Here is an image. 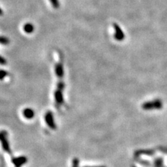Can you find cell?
<instances>
[{
    "label": "cell",
    "mask_w": 167,
    "mask_h": 167,
    "mask_svg": "<svg viewBox=\"0 0 167 167\" xmlns=\"http://www.w3.org/2000/svg\"><path fill=\"white\" fill-rule=\"evenodd\" d=\"M8 72L4 70H0V80H3L6 76H8Z\"/></svg>",
    "instance_id": "12"
},
{
    "label": "cell",
    "mask_w": 167,
    "mask_h": 167,
    "mask_svg": "<svg viewBox=\"0 0 167 167\" xmlns=\"http://www.w3.org/2000/svg\"><path fill=\"white\" fill-rule=\"evenodd\" d=\"M45 120L46 124L52 130H56V125L55 122V119H54V115L51 111H48L45 115Z\"/></svg>",
    "instance_id": "5"
},
{
    "label": "cell",
    "mask_w": 167,
    "mask_h": 167,
    "mask_svg": "<svg viewBox=\"0 0 167 167\" xmlns=\"http://www.w3.org/2000/svg\"><path fill=\"white\" fill-rule=\"evenodd\" d=\"M23 115L27 119H32L35 116V113L31 108H26L23 110Z\"/></svg>",
    "instance_id": "8"
},
{
    "label": "cell",
    "mask_w": 167,
    "mask_h": 167,
    "mask_svg": "<svg viewBox=\"0 0 167 167\" xmlns=\"http://www.w3.org/2000/svg\"><path fill=\"white\" fill-rule=\"evenodd\" d=\"M10 41L8 38L4 36H0V43L4 45H6L9 44Z\"/></svg>",
    "instance_id": "10"
},
{
    "label": "cell",
    "mask_w": 167,
    "mask_h": 167,
    "mask_svg": "<svg viewBox=\"0 0 167 167\" xmlns=\"http://www.w3.org/2000/svg\"><path fill=\"white\" fill-rule=\"evenodd\" d=\"M0 142L2 143V149L4 151L11 154V150L8 140V133H7L6 131H0Z\"/></svg>",
    "instance_id": "3"
},
{
    "label": "cell",
    "mask_w": 167,
    "mask_h": 167,
    "mask_svg": "<svg viewBox=\"0 0 167 167\" xmlns=\"http://www.w3.org/2000/svg\"><path fill=\"white\" fill-rule=\"evenodd\" d=\"M50 2L54 8L57 9L59 8L60 4H59V2H58V0H50Z\"/></svg>",
    "instance_id": "11"
},
{
    "label": "cell",
    "mask_w": 167,
    "mask_h": 167,
    "mask_svg": "<svg viewBox=\"0 0 167 167\" xmlns=\"http://www.w3.org/2000/svg\"><path fill=\"white\" fill-rule=\"evenodd\" d=\"M23 29L27 34H31V33L34 31V26L31 24V23H27V24L24 25Z\"/></svg>",
    "instance_id": "9"
},
{
    "label": "cell",
    "mask_w": 167,
    "mask_h": 167,
    "mask_svg": "<svg viewBox=\"0 0 167 167\" xmlns=\"http://www.w3.org/2000/svg\"><path fill=\"white\" fill-rule=\"evenodd\" d=\"M65 88V84L62 79L58 81L56 89L55 91V103L57 107H59L64 103V98H63V90Z\"/></svg>",
    "instance_id": "1"
},
{
    "label": "cell",
    "mask_w": 167,
    "mask_h": 167,
    "mask_svg": "<svg viewBox=\"0 0 167 167\" xmlns=\"http://www.w3.org/2000/svg\"><path fill=\"white\" fill-rule=\"evenodd\" d=\"M163 107L162 101L159 99H155L153 101H149L144 102L142 105V107L143 110H152V109H160Z\"/></svg>",
    "instance_id": "2"
},
{
    "label": "cell",
    "mask_w": 167,
    "mask_h": 167,
    "mask_svg": "<svg viewBox=\"0 0 167 167\" xmlns=\"http://www.w3.org/2000/svg\"><path fill=\"white\" fill-rule=\"evenodd\" d=\"M27 161V158L25 156H21L18 157H15L12 159V162L15 167H20L25 164Z\"/></svg>",
    "instance_id": "7"
},
{
    "label": "cell",
    "mask_w": 167,
    "mask_h": 167,
    "mask_svg": "<svg viewBox=\"0 0 167 167\" xmlns=\"http://www.w3.org/2000/svg\"><path fill=\"white\" fill-rule=\"evenodd\" d=\"M3 15V11H2V9L0 8V15Z\"/></svg>",
    "instance_id": "13"
},
{
    "label": "cell",
    "mask_w": 167,
    "mask_h": 167,
    "mask_svg": "<svg viewBox=\"0 0 167 167\" xmlns=\"http://www.w3.org/2000/svg\"><path fill=\"white\" fill-rule=\"evenodd\" d=\"M55 74L58 79H62L64 76V68H63V61L60 60L55 65Z\"/></svg>",
    "instance_id": "6"
},
{
    "label": "cell",
    "mask_w": 167,
    "mask_h": 167,
    "mask_svg": "<svg viewBox=\"0 0 167 167\" xmlns=\"http://www.w3.org/2000/svg\"><path fill=\"white\" fill-rule=\"evenodd\" d=\"M113 27L114 29V38L117 41H123L125 39V34L124 32L122 30L121 27L117 24V23H114L113 24Z\"/></svg>",
    "instance_id": "4"
}]
</instances>
